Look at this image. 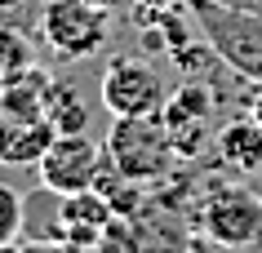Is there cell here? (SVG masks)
<instances>
[{
  "label": "cell",
  "instance_id": "6da1fadb",
  "mask_svg": "<svg viewBox=\"0 0 262 253\" xmlns=\"http://www.w3.org/2000/svg\"><path fill=\"white\" fill-rule=\"evenodd\" d=\"M102 151H107V165L124 178H134V182H160L178 151H173V142H169V129L156 116H116V125L111 133L102 138Z\"/></svg>",
  "mask_w": 262,
  "mask_h": 253
},
{
  "label": "cell",
  "instance_id": "ba28073f",
  "mask_svg": "<svg viewBox=\"0 0 262 253\" xmlns=\"http://www.w3.org/2000/svg\"><path fill=\"white\" fill-rule=\"evenodd\" d=\"M111 222H116V213H111V204H107L102 191H76V196H62V209H58V236H62V240L94 249L98 240L107 236Z\"/></svg>",
  "mask_w": 262,
  "mask_h": 253
},
{
  "label": "cell",
  "instance_id": "8992f818",
  "mask_svg": "<svg viewBox=\"0 0 262 253\" xmlns=\"http://www.w3.org/2000/svg\"><path fill=\"white\" fill-rule=\"evenodd\" d=\"M98 94H102V107L111 116H156L165 107V80L151 62L142 58H111L102 67V80H98Z\"/></svg>",
  "mask_w": 262,
  "mask_h": 253
},
{
  "label": "cell",
  "instance_id": "7a4b0ae2",
  "mask_svg": "<svg viewBox=\"0 0 262 253\" xmlns=\"http://www.w3.org/2000/svg\"><path fill=\"white\" fill-rule=\"evenodd\" d=\"M187 9L195 14L209 49L235 76L262 84V14L231 9V5H218V0H187Z\"/></svg>",
  "mask_w": 262,
  "mask_h": 253
},
{
  "label": "cell",
  "instance_id": "5b68a950",
  "mask_svg": "<svg viewBox=\"0 0 262 253\" xmlns=\"http://www.w3.org/2000/svg\"><path fill=\"white\" fill-rule=\"evenodd\" d=\"M102 169H107L102 142H94L89 133H54V142L40 155L36 173H40L45 191H54L62 200V196H76V191H94Z\"/></svg>",
  "mask_w": 262,
  "mask_h": 253
},
{
  "label": "cell",
  "instance_id": "30bf717a",
  "mask_svg": "<svg viewBox=\"0 0 262 253\" xmlns=\"http://www.w3.org/2000/svg\"><path fill=\"white\" fill-rule=\"evenodd\" d=\"M54 142V125L49 120H14L0 116V165L5 169H36L40 155Z\"/></svg>",
  "mask_w": 262,
  "mask_h": 253
},
{
  "label": "cell",
  "instance_id": "e0dca14e",
  "mask_svg": "<svg viewBox=\"0 0 262 253\" xmlns=\"http://www.w3.org/2000/svg\"><path fill=\"white\" fill-rule=\"evenodd\" d=\"M0 253H23V240L18 244H0Z\"/></svg>",
  "mask_w": 262,
  "mask_h": 253
},
{
  "label": "cell",
  "instance_id": "3957f363",
  "mask_svg": "<svg viewBox=\"0 0 262 253\" xmlns=\"http://www.w3.org/2000/svg\"><path fill=\"white\" fill-rule=\"evenodd\" d=\"M40 36L62 62H80L107 44L111 14L98 0H49L40 9Z\"/></svg>",
  "mask_w": 262,
  "mask_h": 253
},
{
  "label": "cell",
  "instance_id": "4fadbf2b",
  "mask_svg": "<svg viewBox=\"0 0 262 253\" xmlns=\"http://www.w3.org/2000/svg\"><path fill=\"white\" fill-rule=\"evenodd\" d=\"M23 222H27V204L9 182H0V244H18L23 240Z\"/></svg>",
  "mask_w": 262,
  "mask_h": 253
},
{
  "label": "cell",
  "instance_id": "2e32d148",
  "mask_svg": "<svg viewBox=\"0 0 262 253\" xmlns=\"http://www.w3.org/2000/svg\"><path fill=\"white\" fill-rule=\"evenodd\" d=\"M23 5H31V0H0V18L14 14V9H23Z\"/></svg>",
  "mask_w": 262,
  "mask_h": 253
},
{
  "label": "cell",
  "instance_id": "7c38bea8",
  "mask_svg": "<svg viewBox=\"0 0 262 253\" xmlns=\"http://www.w3.org/2000/svg\"><path fill=\"white\" fill-rule=\"evenodd\" d=\"M31 67H36V49H31V40L23 36V27L0 22V89L14 84L18 76H27Z\"/></svg>",
  "mask_w": 262,
  "mask_h": 253
},
{
  "label": "cell",
  "instance_id": "9a60e30c",
  "mask_svg": "<svg viewBox=\"0 0 262 253\" xmlns=\"http://www.w3.org/2000/svg\"><path fill=\"white\" fill-rule=\"evenodd\" d=\"M249 111H253V120L262 125V84H253V102H249Z\"/></svg>",
  "mask_w": 262,
  "mask_h": 253
},
{
  "label": "cell",
  "instance_id": "8fae6325",
  "mask_svg": "<svg viewBox=\"0 0 262 253\" xmlns=\"http://www.w3.org/2000/svg\"><path fill=\"white\" fill-rule=\"evenodd\" d=\"M45 120L54 125V133H84L89 129V102L76 84L67 80H49L45 94Z\"/></svg>",
  "mask_w": 262,
  "mask_h": 253
},
{
  "label": "cell",
  "instance_id": "9c48e42d",
  "mask_svg": "<svg viewBox=\"0 0 262 253\" xmlns=\"http://www.w3.org/2000/svg\"><path fill=\"white\" fill-rule=\"evenodd\" d=\"M213 151H218V165L227 173H240V178L262 173V125L253 120V111L227 120L213 138Z\"/></svg>",
  "mask_w": 262,
  "mask_h": 253
},
{
  "label": "cell",
  "instance_id": "5bb4252c",
  "mask_svg": "<svg viewBox=\"0 0 262 253\" xmlns=\"http://www.w3.org/2000/svg\"><path fill=\"white\" fill-rule=\"evenodd\" d=\"M23 253H89V249L58 236V240H27V244H23Z\"/></svg>",
  "mask_w": 262,
  "mask_h": 253
},
{
  "label": "cell",
  "instance_id": "52a82bcc",
  "mask_svg": "<svg viewBox=\"0 0 262 253\" xmlns=\"http://www.w3.org/2000/svg\"><path fill=\"white\" fill-rule=\"evenodd\" d=\"M213 107H218L213 89H209V84H195V80H187L182 89H173L165 98L160 120H165V129H169V142H173L178 160H195V155H200Z\"/></svg>",
  "mask_w": 262,
  "mask_h": 253
},
{
  "label": "cell",
  "instance_id": "277c9868",
  "mask_svg": "<svg viewBox=\"0 0 262 253\" xmlns=\"http://www.w3.org/2000/svg\"><path fill=\"white\" fill-rule=\"evenodd\" d=\"M200 231L218 249H245L262 236V196L240 182H218L200 200Z\"/></svg>",
  "mask_w": 262,
  "mask_h": 253
}]
</instances>
